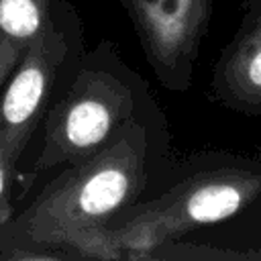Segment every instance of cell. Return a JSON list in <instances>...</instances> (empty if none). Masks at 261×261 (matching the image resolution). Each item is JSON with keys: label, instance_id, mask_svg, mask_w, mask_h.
Returning <instances> with one entry per match:
<instances>
[{"label": "cell", "instance_id": "obj_1", "mask_svg": "<svg viewBox=\"0 0 261 261\" xmlns=\"http://www.w3.org/2000/svg\"><path fill=\"white\" fill-rule=\"evenodd\" d=\"M169 126L155 98L92 157L61 167L0 224V259L118 261L108 224L169 167Z\"/></svg>", "mask_w": 261, "mask_h": 261}, {"label": "cell", "instance_id": "obj_2", "mask_svg": "<svg viewBox=\"0 0 261 261\" xmlns=\"http://www.w3.org/2000/svg\"><path fill=\"white\" fill-rule=\"evenodd\" d=\"M153 94L110 39L84 51L71 77L43 118V143L35 161L18 169L14 184L22 198L49 169L80 163L98 153L118 128L135 118Z\"/></svg>", "mask_w": 261, "mask_h": 261}, {"label": "cell", "instance_id": "obj_3", "mask_svg": "<svg viewBox=\"0 0 261 261\" xmlns=\"http://www.w3.org/2000/svg\"><path fill=\"white\" fill-rule=\"evenodd\" d=\"M261 198V159L204 153L153 198H141L108 224L116 259L147 261L161 245L226 220Z\"/></svg>", "mask_w": 261, "mask_h": 261}, {"label": "cell", "instance_id": "obj_4", "mask_svg": "<svg viewBox=\"0 0 261 261\" xmlns=\"http://www.w3.org/2000/svg\"><path fill=\"white\" fill-rule=\"evenodd\" d=\"M84 24L69 0H57L0 90V161L14 179L35 130L84 53Z\"/></svg>", "mask_w": 261, "mask_h": 261}, {"label": "cell", "instance_id": "obj_5", "mask_svg": "<svg viewBox=\"0 0 261 261\" xmlns=\"http://www.w3.org/2000/svg\"><path fill=\"white\" fill-rule=\"evenodd\" d=\"M155 80L169 92L192 88L214 0H118Z\"/></svg>", "mask_w": 261, "mask_h": 261}, {"label": "cell", "instance_id": "obj_6", "mask_svg": "<svg viewBox=\"0 0 261 261\" xmlns=\"http://www.w3.org/2000/svg\"><path fill=\"white\" fill-rule=\"evenodd\" d=\"M208 100L261 116V0H241V20L212 67Z\"/></svg>", "mask_w": 261, "mask_h": 261}, {"label": "cell", "instance_id": "obj_7", "mask_svg": "<svg viewBox=\"0 0 261 261\" xmlns=\"http://www.w3.org/2000/svg\"><path fill=\"white\" fill-rule=\"evenodd\" d=\"M57 0H0V90L35 37L45 29Z\"/></svg>", "mask_w": 261, "mask_h": 261}, {"label": "cell", "instance_id": "obj_8", "mask_svg": "<svg viewBox=\"0 0 261 261\" xmlns=\"http://www.w3.org/2000/svg\"><path fill=\"white\" fill-rule=\"evenodd\" d=\"M261 259V251H234V249H216V247H200V245H181V243H165L157 247L147 261L151 259Z\"/></svg>", "mask_w": 261, "mask_h": 261}, {"label": "cell", "instance_id": "obj_9", "mask_svg": "<svg viewBox=\"0 0 261 261\" xmlns=\"http://www.w3.org/2000/svg\"><path fill=\"white\" fill-rule=\"evenodd\" d=\"M12 186H14V179L6 173L2 161H0V224L4 220L10 218V214L14 212L12 208V202H10V196H12Z\"/></svg>", "mask_w": 261, "mask_h": 261}]
</instances>
